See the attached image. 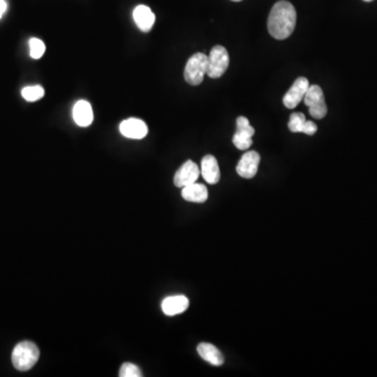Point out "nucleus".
<instances>
[{"instance_id": "obj_16", "label": "nucleus", "mask_w": 377, "mask_h": 377, "mask_svg": "<svg viewBox=\"0 0 377 377\" xmlns=\"http://www.w3.org/2000/svg\"><path fill=\"white\" fill-rule=\"evenodd\" d=\"M197 352L199 356L208 363L213 366H221L225 363L223 354L219 351L218 348L210 343H201L197 346Z\"/></svg>"}, {"instance_id": "obj_3", "label": "nucleus", "mask_w": 377, "mask_h": 377, "mask_svg": "<svg viewBox=\"0 0 377 377\" xmlns=\"http://www.w3.org/2000/svg\"><path fill=\"white\" fill-rule=\"evenodd\" d=\"M208 70V56L203 53H196L188 60L186 65L185 80L192 86H197L203 81Z\"/></svg>"}, {"instance_id": "obj_24", "label": "nucleus", "mask_w": 377, "mask_h": 377, "mask_svg": "<svg viewBox=\"0 0 377 377\" xmlns=\"http://www.w3.org/2000/svg\"><path fill=\"white\" fill-rule=\"evenodd\" d=\"M232 1L238 2V1H241V0H232Z\"/></svg>"}, {"instance_id": "obj_15", "label": "nucleus", "mask_w": 377, "mask_h": 377, "mask_svg": "<svg viewBox=\"0 0 377 377\" xmlns=\"http://www.w3.org/2000/svg\"><path fill=\"white\" fill-rule=\"evenodd\" d=\"M181 196L190 203H203L207 201L208 197V188L201 184H191L181 190Z\"/></svg>"}, {"instance_id": "obj_18", "label": "nucleus", "mask_w": 377, "mask_h": 377, "mask_svg": "<svg viewBox=\"0 0 377 377\" xmlns=\"http://www.w3.org/2000/svg\"><path fill=\"white\" fill-rule=\"evenodd\" d=\"M22 97L28 102H36L44 97V90L42 86H28L21 92Z\"/></svg>"}, {"instance_id": "obj_9", "label": "nucleus", "mask_w": 377, "mask_h": 377, "mask_svg": "<svg viewBox=\"0 0 377 377\" xmlns=\"http://www.w3.org/2000/svg\"><path fill=\"white\" fill-rule=\"evenodd\" d=\"M199 175H201V170L197 164L192 161H187L175 173L174 185L177 188L187 187L191 184L196 183Z\"/></svg>"}, {"instance_id": "obj_2", "label": "nucleus", "mask_w": 377, "mask_h": 377, "mask_svg": "<svg viewBox=\"0 0 377 377\" xmlns=\"http://www.w3.org/2000/svg\"><path fill=\"white\" fill-rule=\"evenodd\" d=\"M39 356V348L36 344L23 341L15 346L12 352V363L18 371L26 372L36 365Z\"/></svg>"}, {"instance_id": "obj_14", "label": "nucleus", "mask_w": 377, "mask_h": 377, "mask_svg": "<svg viewBox=\"0 0 377 377\" xmlns=\"http://www.w3.org/2000/svg\"><path fill=\"white\" fill-rule=\"evenodd\" d=\"M133 19L142 32H149L155 22V15L149 6H137L133 11Z\"/></svg>"}, {"instance_id": "obj_5", "label": "nucleus", "mask_w": 377, "mask_h": 377, "mask_svg": "<svg viewBox=\"0 0 377 377\" xmlns=\"http://www.w3.org/2000/svg\"><path fill=\"white\" fill-rule=\"evenodd\" d=\"M304 103L309 108V113L314 119L321 120L327 115L325 97L320 86L310 85L304 97Z\"/></svg>"}, {"instance_id": "obj_6", "label": "nucleus", "mask_w": 377, "mask_h": 377, "mask_svg": "<svg viewBox=\"0 0 377 377\" xmlns=\"http://www.w3.org/2000/svg\"><path fill=\"white\" fill-rule=\"evenodd\" d=\"M236 125L237 130L233 137V144L239 150H248L253 145L252 137H254L255 129L245 117H239Z\"/></svg>"}, {"instance_id": "obj_23", "label": "nucleus", "mask_w": 377, "mask_h": 377, "mask_svg": "<svg viewBox=\"0 0 377 377\" xmlns=\"http://www.w3.org/2000/svg\"><path fill=\"white\" fill-rule=\"evenodd\" d=\"M363 1L371 2L373 1V0H363Z\"/></svg>"}, {"instance_id": "obj_11", "label": "nucleus", "mask_w": 377, "mask_h": 377, "mask_svg": "<svg viewBox=\"0 0 377 377\" xmlns=\"http://www.w3.org/2000/svg\"><path fill=\"white\" fill-rule=\"evenodd\" d=\"M201 175L210 185H215L221 181L218 161L213 155H206L201 161Z\"/></svg>"}, {"instance_id": "obj_20", "label": "nucleus", "mask_w": 377, "mask_h": 377, "mask_svg": "<svg viewBox=\"0 0 377 377\" xmlns=\"http://www.w3.org/2000/svg\"><path fill=\"white\" fill-rule=\"evenodd\" d=\"M120 377H142V370L137 365L132 363H124L120 369Z\"/></svg>"}, {"instance_id": "obj_7", "label": "nucleus", "mask_w": 377, "mask_h": 377, "mask_svg": "<svg viewBox=\"0 0 377 377\" xmlns=\"http://www.w3.org/2000/svg\"><path fill=\"white\" fill-rule=\"evenodd\" d=\"M310 84L305 77H300L294 81L290 90L283 97V104L288 110H294L302 100H304Z\"/></svg>"}, {"instance_id": "obj_12", "label": "nucleus", "mask_w": 377, "mask_h": 377, "mask_svg": "<svg viewBox=\"0 0 377 377\" xmlns=\"http://www.w3.org/2000/svg\"><path fill=\"white\" fill-rule=\"evenodd\" d=\"M75 124L80 127H88L94 122V112L92 105L87 101H78L73 110Z\"/></svg>"}, {"instance_id": "obj_4", "label": "nucleus", "mask_w": 377, "mask_h": 377, "mask_svg": "<svg viewBox=\"0 0 377 377\" xmlns=\"http://www.w3.org/2000/svg\"><path fill=\"white\" fill-rule=\"evenodd\" d=\"M230 64L228 51L223 46H216L208 56L207 75L212 79H218L225 74Z\"/></svg>"}, {"instance_id": "obj_13", "label": "nucleus", "mask_w": 377, "mask_h": 377, "mask_svg": "<svg viewBox=\"0 0 377 377\" xmlns=\"http://www.w3.org/2000/svg\"><path fill=\"white\" fill-rule=\"evenodd\" d=\"M188 307V300L186 296H172L161 302V310L166 316L173 317L183 314Z\"/></svg>"}, {"instance_id": "obj_8", "label": "nucleus", "mask_w": 377, "mask_h": 377, "mask_svg": "<svg viewBox=\"0 0 377 377\" xmlns=\"http://www.w3.org/2000/svg\"><path fill=\"white\" fill-rule=\"evenodd\" d=\"M260 161V154L256 151H248V152L245 153L236 168L239 176L246 179L255 177V175L258 172Z\"/></svg>"}, {"instance_id": "obj_1", "label": "nucleus", "mask_w": 377, "mask_h": 377, "mask_svg": "<svg viewBox=\"0 0 377 377\" xmlns=\"http://www.w3.org/2000/svg\"><path fill=\"white\" fill-rule=\"evenodd\" d=\"M297 23V12L290 2L281 0L276 2L267 19V28L275 39H287L294 33Z\"/></svg>"}, {"instance_id": "obj_10", "label": "nucleus", "mask_w": 377, "mask_h": 377, "mask_svg": "<svg viewBox=\"0 0 377 377\" xmlns=\"http://www.w3.org/2000/svg\"><path fill=\"white\" fill-rule=\"evenodd\" d=\"M120 132L127 139H142L148 134V127L145 122L132 117L122 122Z\"/></svg>"}, {"instance_id": "obj_17", "label": "nucleus", "mask_w": 377, "mask_h": 377, "mask_svg": "<svg viewBox=\"0 0 377 377\" xmlns=\"http://www.w3.org/2000/svg\"><path fill=\"white\" fill-rule=\"evenodd\" d=\"M306 117L303 113L294 112L290 115V123H288V128H290V132L294 133H304Z\"/></svg>"}, {"instance_id": "obj_21", "label": "nucleus", "mask_w": 377, "mask_h": 377, "mask_svg": "<svg viewBox=\"0 0 377 377\" xmlns=\"http://www.w3.org/2000/svg\"><path fill=\"white\" fill-rule=\"evenodd\" d=\"M317 132H318V126L316 125V123L312 121H306L304 133L307 135H314Z\"/></svg>"}, {"instance_id": "obj_22", "label": "nucleus", "mask_w": 377, "mask_h": 377, "mask_svg": "<svg viewBox=\"0 0 377 377\" xmlns=\"http://www.w3.org/2000/svg\"><path fill=\"white\" fill-rule=\"evenodd\" d=\"M6 8H8V4H6V0H0V18L6 13Z\"/></svg>"}, {"instance_id": "obj_19", "label": "nucleus", "mask_w": 377, "mask_h": 377, "mask_svg": "<svg viewBox=\"0 0 377 377\" xmlns=\"http://www.w3.org/2000/svg\"><path fill=\"white\" fill-rule=\"evenodd\" d=\"M28 46H30V56L33 59H40L46 53V46H44L43 41L38 39V38H32L28 42Z\"/></svg>"}]
</instances>
